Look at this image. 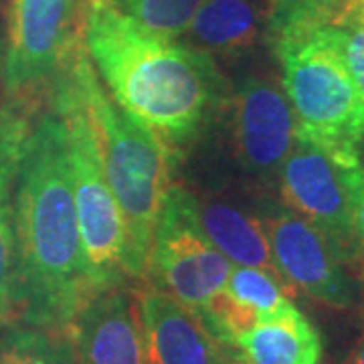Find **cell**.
<instances>
[{
    "instance_id": "1",
    "label": "cell",
    "mask_w": 364,
    "mask_h": 364,
    "mask_svg": "<svg viewBox=\"0 0 364 364\" xmlns=\"http://www.w3.org/2000/svg\"><path fill=\"white\" fill-rule=\"evenodd\" d=\"M81 39L104 87L181 162L217 126L231 81L207 53L146 31L114 0H83Z\"/></svg>"
},
{
    "instance_id": "2",
    "label": "cell",
    "mask_w": 364,
    "mask_h": 364,
    "mask_svg": "<svg viewBox=\"0 0 364 364\" xmlns=\"http://www.w3.org/2000/svg\"><path fill=\"white\" fill-rule=\"evenodd\" d=\"M14 306L23 324L69 330L91 296L73 198L65 124L37 114L14 184Z\"/></svg>"
},
{
    "instance_id": "3",
    "label": "cell",
    "mask_w": 364,
    "mask_h": 364,
    "mask_svg": "<svg viewBox=\"0 0 364 364\" xmlns=\"http://www.w3.org/2000/svg\"><path fill=\"white\" fill-rule=\"evenodd\" d=\"M102 156L105 178L116 196L126 227V272L144 282L158 215L174 184L168 150L136 124L104 87L83 47L81 31L65 59Z\"/></svg>"
},
{
    "instance_id": "4",
    "label": "cell",
    "mask_w": 364,
    "mask_h": 364,
    "mask_svg": "<svg viewBox=\"0 0 364 364\" xmlns=\"http://www.w3.org/2000/svg\"><path fill=\"white\" fill-rule=\"evenodd\" d=\"M267 47L282 69L299 138L342 168L360 166L364 93L342 61L334 26L286 28L273 33Z\"/></svg>"
},
{
    "instance_id": "5",
    "label": "cell",
    "mask_w": 364,
    "mask_h": 364,
    "mask_svg": "<svg viewBox=\"0 0 364 364\" xmlns=\"http://www.w3.org/2000/svg\"><path fill=\"white\" fill-rule=\"evenodd\" d=\"M49 87V102L65 124L73 198L91 294L126 286L130 277L126 272L124 217L105 178L90 117L65 61Z\"/></svg>"
},
{
    "instance_id": "6",
    "label": "cell",
    "mask_w": 364,
    "mask_h": 364,
    "mask_svg": "<svg viewBox=\"0 0 364 364\" xmlns=\"http://www.w3.org/2000/svg\"><path fill=\"white\" fill-rule=\"evenodd\" d=\"M217 126H223L231 160L253 191L275 195L279 168L298 138L282 81L267 73L239 79L229 90Z\"/></svg>"
},
{
    "instance_id": "7",
    "label": "cell",
    "mask_w": 364,
    "mask_h": 364,
    "mask_svg": "<svg viewBox=\"0 0 364 364\" xmlns=\"http://www.w3.org/2000/svg\"><path fill=\"white\" fill-rule=\"evenodd\" d=\"M233 263L215 247L196 221L191 191L172 184L158 215L146 279L191 312H200L227 286Z\"/></svg>"
},
{
    "instance_id": "8",
    "label": "cell",
    "mask_w": 364,
    "mask_h": 364,
    "mask_svg": "<svg viewBox=\"0 0 364 364\" xmlns=\"http://www.w3.org/2000/svg\"><path fill=\"white\" fill-rule=\"evenodd\" d=\"M346 170L318 146L298 136L279 168L275 196L284 207L310 223L324 237L340 263L360 279L364 255L354 231Z\"/></svg>"
},
{
    "instance_id": "9",
    "label": "cell",
    "mask_w": 364,
    "mask_h": 364,
    "mask_svg": "<svg viewBox=\"0 0 364 364\" xmlns=\"http://www.w3.org/2000/svg\"><path fill=\"white\" fill-rule=\"evenodd\" d=\"M83 0H11L2 81L9 97H37L79 39Z\"/></svg>"
},
{
    "instance_id": "10",
    "label": "cell",
    "mask_w": 364,
    "mask_h": 364,
    "mask_svg": "<svg viewBox=\"0 0 364 364\" xmlns=\"http://www.w3.org/2000/svg\"><path fill=\"white\" fill-rule=\"evenodd\" d=\"M257 210L279 277L291 291L334 310H348L360 289L322 235L269 193H257Z\"/></svg>"
},
{
    "instance_id": "11",
    "label": "cell",
    "mask_w": 364,
    "mask_h": 364,
    "mask_svg": "<svg viewBox=\"0 0 364 364\" xmlns=\"http://www.w3.org/2000/svg\"><path fill=\"white\" fill-rule=\"evenodd\" d=\"M75 364H148L138 291L117 286L91 294L69 324Z\"/></svg>"
},
{
    "instance_id": "12",
    "label": "cell",
    "mask_w": 364,
    "mask_h": 364,
    "mask_svg": "<svg viewBox=\"0 0 364 364\" xmlns=\"http://www.w3.org/2000/svg\"><path fill=\"white\" fill-rule=\"evenodd\" d=\"M188 191L203 233L227 259L233 265L257 267L279 277L269 239L257 210V193L247 196L213 186Z\"/></svg>"
},
{
    "instance_id": "13",
    "label": "cell",
    "mask_w": 364,
    "mask_h": 364,
    "mask_svg": "<svg viewBox=\"0 0 364 364\" xmlns=\"http://www.w3.org/2000/svg\"><path fill=\"white\" fill-rule=\"evenodd\" d=\"M148 364H227L233 350L210 336L195 312L152 284L138 289Z\"/></svg>"
},
{
    "instance_id": "14",
    "label": "cell",
    "mask_w": 364,
    "mask_h": 364,
    "mask_svg": "<svg viewBox=\"0 0 364 364\" xmlns=\"http://www.w3.org/2000/svg\"><path fill=\"white\" fill-rule=\"evenodd\" d=\"M273 0H207L182 41L219 65L241 63L269 43Z\"/></svg>"
},
{
    "instance_id": "15",
    "label": "cell",
    "mask_w": 364,
    "mask_h": 364,
    "mask_svg": "<svg viewBox=\"0 0 364 364\" xmlns=\"http://www.w3.org/2000/svg\"><path fill=\"white\" fill-rule=\"evenodd\" d=\"M35 119L37 97H9L0 107V324L14 306V184Z\"/></svg>"
},
{
    "instance_id": "16",
    "label": "cell",
    "mask_w": 364,
    "mask_h": 364,
    "mask_svg": "<svg viewBox=\"0 0 364 364\" xmlns=\"http://www.w3.org/2000/svg\"><path fill=\"white\" fill-rule=\"evenodd\" d=\"M235 352L245 364H320L322 338L298 308L261 320L237 340Z\"/></svg>"
},
{
    "instance_id": "17",
    "label": "cell",
    "mask_w": 364,
    "mask_h": 364,
    "mask_svg": "<svg viewBox=\"0 0 364 364\" xmlns=\"http://www.w3.org/2000/svg\"><path fill=\"white\" fill-rule=\"evenodd\" d=\"M0 364H75L69 330L13 324L0 328Z\"/></svg>"
},
{
    "instance_id": "18",
    "label": "cell",
    "mask_w": 364,
    "mask_h": 364,
    "mask_svg": "<svg viewBox=\"0 0 364 364\" xmlns=\"http://www.w3.org/2000/svg\"><path fill=\"white\" fill-rule=\"evenodd\" d=\"M225 289L243 308H247L257 318V322L282 316L296 308V304L291 301L294 291L279 277L257 267L233 265Z\"/></svg>"
},
{
    "instance_id": "19",
    "label": "cell",
    "mask_w": 364,
    "mask_h": 364,
    "mask_svg": "<svg viewBox=\"0 0 364 364\" xmlns=\"http://www.w3.org/2000/svg\"><path fill=\"white\" fill-rule=\"evenodd\" d=\"M124 13L146 31L182 39L207 0H114Z\"/></svg>"
},
{
    "instance_id": "20",
    "label": "cell",
    "mask_w": 364,
    "mask_h": 364,
    "mask_svg": "<svg viewBox=\"0 0 364 364\" xmlns=\"http://www.w3.org/2000/svg\"><path fill=\"white\" fill-rule=\"evenodd\" d=\"M354 4L356 0H273L269 37L286 28L336 26L350 18Z\"/></svg>"
},
{
    "instance_id": "21",
    "label": "cell",
    "mask_w": 364,
    "mask_h": 364,
    "mask_svg": "<svg viewBox=\"0 0 364 364\" xmlns=\"http://www.w3.org/2000/svg\"><path fill=\"white\" fill-rule=\"evenodd\" d=\"M334 37L350 77L364 93V25L348 18L334 26Z\"/></svg>"
},
{
    "instance_id": "22",
    "label": "cell",
    "mask_w": 364,
    "mask_h": 364,
    "mask_svg": "<svg viewBox=\"0 0 364 364\" xmlns=\"http://www.w3.org/2000/svg\"><path fill=\"white\" fill-rule=\"evenodd\" d=\"M346 176H348V186H350L354 231H356V239L364 255V166L360 164V166L348 168Z\"/></svg>"
},
{
    "instance_id": "23",
    "label": "cell",
    "mask_w": 364,
    "mask_h": 364,
    "mask_svg": "<svg viewBox=\"0 0 364 364\" xmlns=\"http://www.w3.org/2000/svg\"><path fill=\"white\" fill-rule=\"evenodd\" d=\"M342 364H364V334L356 340V344L352 346Z\"/></svg>"
},
{
    "instance_id": "24",
    "label": "cell",
    "mask_w": 364,
    "mask_h": 364,
    "mask_svg": "<svg viewBox=\"0 0 364 364\" xmlns=\"http://www.w3.org/2000/svg\"><path fill=\"white\" fill-rule=\"evenodd\" d=\"M354 21H358V23H363L364 25V0H356V4H354V9H352V16Z\"/></svg>"
},
{
    "instance_id": "25",
    "label": "cell",
    "mask_w": 364,
    "mask_h": 364,
    "mask_svg": "<svg viewBox=\"0 0 364 364\" xmlns=\"http://www.w3.org/2000/svg\"><path fill=\"white\" fill-rule=\"evenodd\" d=\"M227 364H245V363H243V360L239 358V354L233 350V354H231V358H229V363Z\"/></svg>"
},
{
    "instance_id": "26",
    "label": "cell",
    "mask_w": 364,
    "mask_h": 364,
    "mask_svg": "<svg viewBox=\"0 0 364 364\" xmlns=\"http://www.w3.org/2000/svg\"><path fill=\"white\" fill-rule=\"evenodd\" d=\"M360 282H363V287H360V301H363V314H364V275L360 277Z\"/></svg>"
},
{
    "instance_id": "27",
    "label": "cell",
    "mask_w": 364,
    "mask_h": 364,
    "mask_svg": "<svg viewBox=\"0 0 364 364\" xmlns=\"http://www.w3.org/2000/svg\"><path fill=\"white\" fill-rule=\"evenodd\" d=\"M360 164L364 166V138H363V144H360Z\"/></svg>"
},
{
    "instance_id": "28",
    "label": "cell",
    "mask_w": 364,
    "mask_h": 364,
    "mask_svg": "<svg viewBox=\"0 0 364 364\" xmlns=\"http://www.w3.org/2000/svg\"><path fill=\"white\" fill-rule=\"evenodd\" d=\"M0 63H2V43H0Z\"/></svg>"
}]
</instances>
